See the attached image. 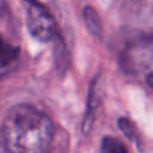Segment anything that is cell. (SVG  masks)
I'll list each match as a JSON object with an SVG mask.
<instances>
[{
  "instance_id": "5b68a950",
  "label": "cell",
  "mask_w": 153,
  "mask_h": 153,
  "mask_svg": "<svg viewBox=\"0 0 153 153\" xmlns=\"http://www.w3.org/2000/svg\"><path fill=\"white\" fill-rule=\"evenodd\" d=\"M83 19H85V24H86L90 34L93 36H95L97 39H102V34H103L102 22H101V18L97 11L93 7H85Z\"/></svg>"
},
{
  "instance_id": "ba28073f",
  "label": "cell",
  "mask_w": 153,
  "mask_h": 153,
  "mask_svg": "<svg viewBox=\"0 0 153 153\" xmlns=\"http://www.w3.org/2000/svg\"><path fill=\"white\" fill-rule=\"evenodd\" d=\"M118 128L124 132V134L126 136L129 140H136V136H137V129H136L134 124H133L130 120L128 118H120L118 120Z\"/></svg>"
},
{
  "instance_id": "8992f818",
  "label": "cell",
  "mask_w": 153,
  "mask_h": 153,
  "mask_svg": "<svg viewBox=\"0 0 153 153\" xmlns=\"http://www.w3.org/2000/svg\"><path fill=\"white\" fill-rule=\"evenodd\" d=\"M19 55V48L5 40L3 35L0 34V66H5V65L11 63L15 61L16 56Z\"/></svg>"
},
{
  "instance_id": "9c48e42d",
  "label": "cell",
  "mask_w": 153,
  "mask_h": 153,
  "mask_svg": "<svg viewBox=\"0 0 153 153\" xmlns=\"http://www.w3.org/2000/svg\"><path fill=\"white\" fill-rule=\"evenodd\" d=\"M120 1L122 5L128 7L129 10H138V8H141V5L144 4L145 0H120Z\"/></svg>"
},
{
  "instance_id": "6da1fadb",
  "label": "cell",
  "mask_w": 153,
  "mask_h": 153,
  "mask_svg": "<svg viewBox=\"0 0 153 153\" xmlns=\"http://www.w3.org/2000/svg\"><path fill=\"white\" fill-rule=\"evenodd\" d=\"M0 136L5 153H47L55 137V126L46 113L20 103L7 111Z\"/></svg>"
},
{
  "instance_id": "52a82bcc",
  "label": "cell",
  "mask_w": 153,
  "mask_h": 153,
  "mask_svg": "<svg viewBox=\"0 0 153 153\" xmlns=\"http://www.w3.org/2000/svg\"><path fill=\"white\" fill-rule=\"evenodd\" d=\"M101 153H128L125 145L116 137H103L101 143Z\"/></svg>"
},
{
  "instance_id": "7a4b0ae2",
  "label": "cell",
  "mask_w": 153,
  "mask_h": 153,
  "mask_svg": "<svg viewBox=\"0 0 153 153\" xmlns=\"http://www.w3.org/2000/svg\"><path fill=\"white\" fill-rule=\"evenodd\" d=\"M27 1V27L39 42H53L59 34L56 23L45 5L36 0Z\"/></svg>"
},
{
  "instance_id": "3957f363",
  "label": "cell",
  "mask_w": 153,
  "mask_h": 153,
  "mask_svg": "<svg viewBox=\"0 0 153 153\" xmlns=\"http://www.w3.org/2000/svg\"><path fill=\"white\" fill-rule=\"evenodd\" d=\"M152 58V43L151 39L140 38L133 40L125 47L120 55V66L128 74H138L144 70L151 71Z\"/></svg>"
},
{
  "instance_id": "277c9868",
  "label": "cell",
  "mask_w": 153,
  "mask_h": 153,
  "mask_svg": "<svg viewBox=\"0 0 153 153\" xmlns=\"http://www.w3.org/2000/svg\"><path fill=\"white\" fill-rule=\"evenodd\" d=\"M51 43H53V56L55 69L59 73V75H63L69 69V50H67V46L61 35H58Z\"/></svg>"
}]
</instances>
